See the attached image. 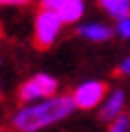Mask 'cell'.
<instances>
[{
  "mask_svg": "<svg viewBox=\"0 0 130 132\" xmlns=\"http://www.w3.org/2000/svg\"><path fill=\"white\" fill-rule=\"evenodd\" d=\"M75 109L78 107L73 96L55 93L43 100L25 103L21 109H16L12 116V128L16 132H39L43 128H50L55 123L68 119Z\"/></svg>",
  "mask_w": 130,
  "mask_h": 132,
  "instance_id": "1",
  "label": "cell"
},
{
  "mask_svg": "<svg viewBox=\"0 0 130 132\" xmlns=\"http://www.w3.org/2000/svg\"><path fill=\"white\" fill-rule=\"evenodd\" d=\"M64 25L66 23L55 12L41 7L39 14L34 16V41H37V46H39V48L52 46V43L57 41V37H59V32H62Z\"/></svg>",
  "mask_w": 130,
  "mask_h": 132,
  "instance_id": "2",
  "label": "cell"
},
{
  "mask_svg": "<svg viewBox=\"0 0 130 132\" xmlns=\"http://www.w3.org/2000/svg\"><path fill=\"white\" fill-rule=\"evenodd\" d=\"M57 93V80L48 75V73H37L30 80H25L18 89V98L23 103H34V100H43Z\"/></svg>",
  "mask_w": 130,
  "mask_h": 132,
  "instance_id": "3",
  "label": "cell"
},
{
  "mask_svg": "<svg viewBox=\"0 0 130 132\" xmlns=\"http://www.w3.org/2000/svg\"><path fill=\"white\" fill-rule=\"evenodd\" d=\"M71 96H73L78 109H94V107L103 105L107 89H105V84L101 80H85V82H80L75 87V91Z\"/></svg>",
  "mask_w": 130,
  "mask_h": 132,
  "instance_id": "4",
  "label": "cell"
},
{
  "mask_svg": "<svg viewBox=\"0 0 130 132\" xmlns=\"http://www.w3.org/2000/svg\"><path fill=\"white\" fill-rule=\"evenodd\" d=\"M41 7L55 12L66 25L78 23L80 18L85 16V9H87L85 0H41Z\"/></svg>",
  "mask_w": 130,
  "mask_h": 132,
  "instance_id": "5",
  "label": "cell"
},
{
  "mask_svg": "<svg viewBox=\"0 0 130 132\" xmlns=\"http://www.w3.org/2000/svg\"><path fill=\"white\" fill-rule=\"evenodd\" d=\"M123 107H126V91L123 89H112L107 91L103 105H101V119L105 123H112L114 119H119L123 114Z\"/></svg>",
  "mask_w": 130,
  "mask_h": 132,
  "instance_id": "6",
  "label": "cell"
},
{
  "mask_svg": "<svg viewBox=\"0 0 130 132\" xmlns=\"http://www.w3.org/2000/svg\"><path fill=\"white\" fill-rule=\"evenodd\" d=\"M78 34L91 43H103L112 37V27L105 23H98V21H89V23H82L78 27Z\"/></svg>",
  "mask_w": 130,
  "mask_h": 132,
  "instance_id": "7",
  "label": "cell"
},
{
  "mask_svg": "<svg viewBox=\"0 0 130 132\" xmlns=\"http://www.w3.org/2000/svg\"><path fill=\"white\" fill-rule=\"evenodd\" d=\"M98 5L114 21H121V18L130 16V0H98Z\"/></svg>",
  "mask_w": 130,
  "mask_h": 132,
  "instance_id": "8",
  "label": "cell"
},
{
  "mask_svg": "<svg viewBox=\"0 0 130 132\" xmlns=\"http://www.w3.org/2000/svg\"><path fill=\"white\" fill-rule=\"evenodd\" d=\"M117 34L121 37V39H128L130 41V16L117 21Z\"/></svg>",
  "mask_w": 130,
  "mask_h": 132,
  "instance_id": "9",
  "label": "cell"
},
{
  "mask_svg": "<svg viewBox=\"0 0 130 132\" xmlns=\"http://www.w3.org/2000/svg\"><path fill=\"white\" fill-rule=\"evenodd\" d=\"M32 0H0L2 7H23V5H30Z\"/></svg>",
  "mask_w": 130,
  "mask_h": 132,
  "instance_id": "10",
  "label": "cell"
},
{
  "mask_svg": "<svg viewBox=\"0 0 130 132\" xmlns=\"http://www.w3.org/2000/svg\"><path fill=\"white\" fill-rule=\"evenodd\" d=\"M119 73H121V75H130V55L119 64Z\"/></svg>",
  "mask_w": 130,
  "mask_h": 132,
  "instance_id": "11",
  "label": "cell"
},
{
  "mask_svg": "<svg viewBox=\"0 0 130 132\" xmlns=\"http://www.w3.org/2000/svg\"><path fill=\"white\" fill-rule=\"evenodd\" d=\"M0 37H2V27H0Z\"/></svg>",
  "mask_w": 130,
  "mask_h": 132,
  "instance_id": "12",
  "label": "cell"
},
{
  "mask_svg": "<svg viewBox=\"0 0 130 132\" xmlns=\"http://www.w3.org/2000/svg\"><path fill=\"white\" fill-rule=\"evenodd\" d=\"M0 64H2V57H0Z\"/></svg>",
  "mask_w": 130,
  "mask_h": 132,
  "instance_id": "13",
  "label": "cell"
}]
</instances>
